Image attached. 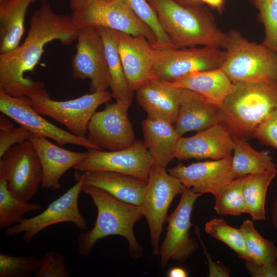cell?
Segmentation results:
<instances>
[{
    "mask_svg": "<svg viewBox=\"0 0 277 277\" xmlns=\"http://www.w3.org/2000/svg\"><path fill=\"white\" fill-rule=\"evenodd\" d=\"M29 24L24 42L0 54V91L12 96H28L45 88L43 81L26 77L25 73L34 71L46 45L55 40L64 45H71L77 40L79 30L71 16L56 13L48 0H41Z\"/></svg>",
    "mask_w": 277,
    "mask_h": 277,
    "instance_id": "obj_1",
    "label": "cell"
},
{
    "mask_svg": "<svg viewBox=\"0 0 277 277\" xmlns=\"http://www.w3.org/2000/svg\"><path fill=\"white\" fill-rule=\"evenodd\" d=\"M177 49L197 45L225 49L228 34L219 28L205 6L190 7L176 0H147Z\"/></svg>",
    "mask_w": 277,
    "mask_h": 277,
    "instance_id": "obj_2",
    "label": "cell"
},
{
    "mask_svg": "<svg viewBox=\"0 0 277 277\" xmlns=\"http://www.w3.org/2000/svg\"><path fill=\"white\" fill-rule=\"evenodd\" d=\"M82 191L89 195L97 208L94 227L77 235V246L81 256H87L96 243L110 235H120L128 243V252L134 260L140 259L143 248L134 233L135 223L144 217L140 206L118 200L103 190L83 184Z\"/></svg>",
    "mask_w": 277,
    "mask_h": 277,
    "instance_id": "obj_3",
    "label": "cell"
},
{
    "mask_svg": "<svg viewBox=\"0 0 277 277\" xmlns=\"http://www.w3.org/2000/svg\"><path fill=\"white\" fill-rule=\"evenodd\" d=\"M221 106L222 125L232 137L253 138L259 126L277 110V80L234 82Z\"/></svg>",
    "mask_w": 277,
    "mask_h": 277,
    "instance_id": "obj_4",
    "label": "cell"
},
{
    "mask_svg": "<svg viewBox=\"0 0 277 277\" xmlns=\"http://www.w3.org/2000/svg\"><path fill=\"white\" fill-rule=\"evenodd\" d=\"M222 70L232 82L259 83L277 80V53L249 41L238 30L227 33Z\"/></svg>",
    "mask_w": 277,
    "mask_h": 277,
    "instance_id": "obj_5",
    "label": "cell"
},
{
    "mask_svg": "<svg viewBox=\"0 0 277 277\" xmlns=\"http://www.w3.org/2000/svg\"><path fill=\"white\" fill-rule=\"evenodd\" d=\"M71 16L79 28L105 27L142 36L157 47L152 29L135 13L127 0H69Z\"/></svg>",
    "mask_w": 277,
    "mask_h": 277,
    "instance_id": "obj_6",
    "label": "cell"
},
{
    "mask_svg": "<svg viewBox=\"0 0 277 277\" xmlns=\"http://www.w3.org/2000/svg\"><path fill=\"white\" fill-rule=\"evenodd\" d=\"M33 108L42 115L52 118L64 125L73 135L86 137L88 123L96 109L112 98L107 90L86 94L67 100L52 99L45 88L28 96Z\"/></svg>",
    "mask_w": 277,
    "mask_h": 277,
    "instance_id": "obj_7",
    "label": "cell"
},
{
    "mask_svg": "<svg viewBox=\"0 0 277 277\" xmlns=\"http://www.w3.org/2000/svg\"><path fill=\"white\" fill-rule=\"evenodd\" d=\"M43 180L41 164L29 140L11 147L0 157V180L7 183L10 192L23 201H30Z\"/></svg>",
    "mask_w": 277,
    "mask_h": 277,
    "instance_id": "obj_8",
    "label": "cell"
},
{
    "mask_svg": "<svg viewBox=\"0 0 277 277\" xmlns=\"http://www.w3.org/2000/svg\"><path fill=\"white\" fill-rule=\"evenodd\" d=\"M184 188L181 181L170 174L166 168L154 164L152 166L140 206L148 225L150 244L154 255L159 254L160 236L167 222L169 206Z\"/></svg>",
    "mask_w": 277,
    "mask_h": 277,
    "instance_id": "obj_9",
    "label": "cell"
},
{
    "mask_svg": "<svg viewBox=\"0 0 277 277\" xmlns=\"http://www.w3.org/2000/svg\"><path fill=\"white\" fill-rule=\"evenodd\" d=\"M76 183L61 196L51 203L41 213L24 219L19 224L7 228L5 234L12 236L24 233L23 241L29 243L38 233L55 224L69 222L79 229L87 228V223L78 206V199L83 185L80 172L75 171Z\"/></svg>",
    "mask_w": 277,
    "mask_h": 277,
    "instance_id": "obj_10",
    "label": "cell"
},
{
    "mask_svg": "<svg viewBox=\"0 0 277 277\" xmlns=\"http://www.w3.org/2000/svg\"><path fill=\"white\" fill-rule=\"evenodd\" d=\"M223 49L212 46L157 48L154 75L173 83L195 72L221 68L226 55Z\"/></svg>",
    "mask_w": 277,
    "mask_h": 277,
    "instance_id": "obj_11",
    "label": "cell"
},
{
    "mask_svg": "<svg viewBox=\"0 0 277 277\" xmlns=\"http://www.w3.org/2000/svg\"><path fill=\"white\" fill-rule=\"evenodd\" d=\"M86 157L73 168L80 172L108 171L129 175L147 182L153 160L143 142L116 151L88 149Z\"/></svg>",
    "mask_w": 277,
    "mask_h": 277,
    "instance_id": "obj_12",
    "label": "cell"
},
{
    "mask_svg": "<svg viewBox=\"0 0 277 277\" xmlns=\"http://www.w3.org/2000/svg\"><path fill=\"white\" fill-rule=\"evenodd\" d=\"M201 195L185 187L177 206L168 216L166 236L158 254L162 269L170 261L184 262L197 250L199 244L190 238L189 230L192 226L190 220L194 204Z\"/></svg>",
    "mask_w": 277,
    "mask_h": 277,
    "instance_id": "obj_13",
    "label": "cell"
},
{
    "mask_svg": "<svg viewBox=\"0 0 277 277\" xmlns=\"http://www.w3.org/2000/svg\"><path fill=\"white\" fill-rule=\"evenodd\" d=\"M131 103L117 102L107 104L95 111L87 127V138L101 149L116 151L131 146L136 140L128 116Z\"/></svg>",
    "mask_w": 277,
    "mask_h": 277,
    "instance_id": "obj_14",
    "label": "cell"
},
{
    "mask_svg": "<svg viewBox=\"0 0 277 277\" xmlns=\"http://www.w3.org/2000/svg\"><path fill=\"white\" fill-rule=\"evenodd\" d=\"M76 52L71 58L72 76L89 78L92 92L107 90L110 78L104 46L97 28H79Z\"/></svg>",
    "mask_w": 277,
    "mask_h": 277,
    "instance_id": "obj_15",
    "label": "cell"
},
{
    "mask_svg": "<svg viewBox=\"0 0 277 277\" xmlns=\"http://www.w3.org/2000/svg\"><path fill=\"white\" fill-rule=\"evenodd\" d=\"M0 111L32 135L51 138L60 145L69 144L102 150L87 137L74 135L45 119L33 108L28 96H12L0 91Z\"/></svg>",
    "mask_w": 277,
    "mask_h": 277,
    "instance_id": "obj_16",
    "label": "cell"
},
{
    "mask_svg": "<svg viewBox=\"0 0 277 277\" xmlns=\"http://www.w3.org/2000/svg\"><path fill=\"white\" fill-rule=\"evenodd\" d=\"M167 171L178 179L184 187L201 194L210 193L214 197L235 179L232 168V155L188 166L179 162L168 169Z\"/></svg>",
    "mask_w": 277,
    "mask_h": 277,
    "instance_id": "obj_17",
    "label": "cell"
},
{
    "mask_svg": "<svg viewBox=\"0 0 277 277\" xmlns=\"http://www.w3.org/2000/svg\"><path fill=\"white\" fill-rule=\"evenodd\" d=\"M117 47L124 72L132 91L155 77L157 48L144 36L117 31Z\"/></svg>",
    "mask_w": 277,
    "mask_h": 277,
    "instance_id": "obj_18",
    "label": "cell"
},
{
    "mask_svg": "<svg viewBox=\"0 0 277 277\" xmlns=\"http://www.w3.org/2000/svg\"><path fill=\"white\" fill-rule=\"evenodd\" d=\"M232 137L221 124H216L195 135L181 136L177 142L175 158L179 160H220L232 156Z\"/></svg>",
    "mask_w": 277,
    "mask_h": 277,
    "instance_id": "obj_19",
    "label": "cell"
},
{
    "mask_svg": "<svg viewBox=\"0 0 277 277\" xmlns=\"http://www.w3.org/2000/svg\"><path fill=\"white\" fill-rule=\"evenodd\" d=\"M29 141L38 156L43 172L41 188L55 190L60 189V180L70 168L83 161L87 152H78L63 148L47 138L31 134Z\"/></svg>",
    "mask_w": 277,
    "mask_h": 277,
    "instance_id": "obj_20",
    "label": "cell"
},
{
    "mask_svg": "<svg viewBox=\"0 0 277 277\" xmlns=\"http://www.w3.org/2000/svg\"><path fill=\"white\" fill-rule=\"evenodd\" d=\"M181 88L172 83L154 77L136 90L138 103L150 118L175 123L180 106Z\"/></svg>",
    "mask_w": 277,
    "mask_h": 277,
    "instance_id": "obj_21",
    "label": "cell"
},
{
    "mask_svg": "<svg viewBox=\"0 0 277 277\" xmlns=\"http://www.w3.org/2000/svg\"><path fill=\"white\" fill-rule=\"evenodd\" d=\"M181 89L174 126L180 136L190 131H201L220 123L221 106L208 102L195 92Z\"/></svg>",
    "mask_w": 277,
    "mask_h": 277,
    "instance_id": "obj_22",
    "label": "cell"
},
{
    "mask_svg": "<svg viewBox=\"0 0 277 277\" xmlns=\"http://www.w3.org/2000/svg\"><path fill=\"white\" fill-rule=\"evenodd\" d=\"M80 173L83 184L101 189L125 203L140 206L142 202L146 182L129 175L108 171Z\"/></svg>",
    "mask_w": 277,
    "mask_h": 277,
    "instance_id": "obj_23",
    "label": "cell"
},
{
    "mask_svg": "<svg viewBox=\"0 0 277 277\" xmlns=\"http://www.w3.org/2000/svg\"><path fill=\"white\" fill-rule=\"evenodd\" d=\"M144 143L152 156L154 165L166 168L175 158L181 137L172 124L165 120L147 117L142 122Z\"/></svg>",
    "mask_w": 277,
    "mask_h": 277,
    "instance_id": "obj_24",
    "label": "cell"
},
{
    "mask_svg": "<svg viewBox=\"0 0 277 277\" xmlns=\"http://www.w3.org/2000/svg\"><path fill=\"white\" fill-rule=\"evenodd\" d=\"M172 83L195 92L220 106L234 87L221 68L195 72Z\"/></svg>",
    "mask_w": 277,
    "mask_h": 277,
    "instance_id": "obj_25",
    "label": "cell"
},
{
    "mask_svg": "<svg viewBox=\"0 0 277 277\" xmlns=\"http://www.w3.org/2000/svg\"><path fill=\"white\" fill-rule=\"evenodd\" d=\"M36 0H4L0 2V54L19 45L25 31L28 9Z\"/></svg>",
    "mask_w": 277,
    "mask_h": 277,
    "instance_id": "obj_26",
    "label": "cell"
},
{
    "mask_svg": "<svg viewBox=\"0 0 277 277\" xmlns=\"http://www.w3.org/2000/svg\"><path fill=\"white\" fill-rule=\"evenodd\" d=\"M103 39L110 78L111 95L117 102L132 103V91L126 78L117 47V31L97 27Z\"/></svg>",
    "mask_w": 277,
    "mask_h": 277,
    "instance_id": "obj_27",
    "label": "cell"
},
{
    "mask_svg": "<svg viewBox=\"0 0 277 277\" xmlns=\"http://www.w3.org/2000/svg\"><path fill=\"white\" fill-rule=\"evenodd\" d=\"M232 168L236 178L251 174L272 172L277 174V164L273 162L268 151L254 149L247 140L232 137Z\"/></svg>",
    "mask_w": 277,
    "mask_h": 277,
    "instance_id": "obj_28",
    "label": "cell"
},
{
    "mask_svg": "<svg viewBox=\"0 0 277 277\" xmlns=\"http://www.w3.org/2000/svg\"><path fill=\"white\" fill-rule=\"evenodd\" d=\"M277 174L272 172L251 174L244 177L243 192L247 213L253 221L264 220L268 188Z\"/></svg>",
    "mask_w": 277,
    "mask_h": 277,
    "instance_id": "obj_29",
    "label": "cell"
},
{
    "mask_svg": "<svg viewBox=\"0 0 277 277\" xmlns=\"http://www.w3.org/2000/svg\"><path fill=\"white\" fill-rule=\"evenodd\" d=\"M41 204L23 201L8 190L7 183L0 180V228H9L20 223L24 215L42 209Z\"/></svg>",
    "mask_w": 277,
    "mask_h": 277,
    "instance_id": "obj_30",
    "label": "cell"
},
{
    "mask_svg": "<svg viewBox=\"0 0 277 277\" xmlns=\"http://www.w3.org/2000/svg\"><path fill=\"white\" fill-rule=\"evenodd\" d=\"M240 229L251 261L263 264L277 260V248L272 242L260 235L251 220H244Z\"/></svg>",
    "mask_w": 277,
    "mask_h": 277,
    "instance_id": "obj_31",
    "label": "cell"
},
{
    "mask_svg": "<svg viewBox=\"0 0 277 277\" xmlns=\"http://www.w3.org/2000/svg\"><path fill=\"white\" fill-rule=\"evenodd\" d=\"M205 230L212 237L227 245L245 261H251L243 234L240 228L230 226L222 219L214 218L205 224Z\"/></svg>",
    "mask_w": 277,
    "mask_h": 277,
    "instance_id": "obj_32",
    "label": "cell"
},
{
    "mask_svg": "<svg viewBox=\"0 0 277 277\" xmlns=\"http://www.w3.org/2000/svg\"><path fill=\"white\" fill-rule=\"evenodd\" d=\"M244 177L234 179L215 197L213 208L217 214L236 216L247 213L243 192Z\"/></svg>",
    "mask_w": 277,
    "mask_h": 277,
    "instance_id": "obj_33",
    "label": "cell"
},
{
    "mask_svg": "<svg viewBox=\"0 0 277 277\" xmlns=\"http://www.w3.org/2000/svg\"><path fill=\"white\" fill-rule=\"evenodd\" d=\"M42 259L0 253V277H30L41 266Z\"/></svg>",
    "mask_w": 277,
    "mask_h": 277,
    "instance_id": "obj_34",
    "label": "cell"
},
{
    "mask_svg": "<svg viewBox=\"0 0 277 277\" xmlns=\"http://www.w3.org/2000/svg\"><path fill=\"white\" fill-rule=\"evenodd\" d=\"M248 1L258 10L259 18L264 27L262 43L277 53V0Z\"/></svg>",
    "mask_w": 277,
    "mask_h": 277,
    "instance_id": "obj_35",
    "label": "cell"
},
{
    "mask_svg": "<svg viewBox=\"0 0 277 277\" xmlns=\"http://www.w3.org/2000/svg\"><path fill=\"white\" fill-rule=\"evenodd\" d=\"M127 1L136 15L154 33L157 38V48H174L163 29L155 11L147 0Z\"/></svg>",
    "mask_w": 277,
    "mask_h": 277,
    "instance_id": "obj_36",
    "label": "cell"
},
{
    "mask_svg": "<svg viewBox=\"0 0 277 277\" xmlns=\"http://www.w3.org/2000/svg\"><path fill=\"white\" fill-rule=\"evenodd\" d=\"M64 256L55 251H47L42 259L40 267L35 277H71Z\"/></svg>",
    "mask_w": 277,
    "mask_h": 277,
    "instance_id": "obj_37",
    "label": "cell"
},
{
    "mask_svg": "<svg viewBox=\"0 0 277 277\" xmlns=\"http://www.w3.org/2000/svg\"><path fill=\"white\" fill-rule=\"evenodd\" d=\"M253 138L277 150V110L270 113L259 126Z\"/></svg>",
    "mask_w": 277,
    "mask_h": 277,
    "instance_id": "obj_38",
    "label": "cell"
},
{
    "mask_svg": "<svg viewBox=\"0 0 277 277\" xmlns=\"http://www.w3.org/2000/svg\"><path fill=\"white\" fill-rule=\"evenodd\" d=\"M31 133L19 126L12 129L0 131V157L12 146L29 140Z\"/></svg>",
    "mask_w": 277,
    "mask_h": 277,
    "instance_id": "obj_39",
    "label": "cell"
},
{
    "mask_svg": "<svg viewBox=\"0 0 277 277\" xmlns=\"http://www.w3.org/2000/svg\"><path fill=\"white\" fill-rule=\"evenodd\" d=\"M245 268L253 277H277V260L263 264L246 261Z\"/></svg>",
    "mask_w": 277,
    "mask_h": 277,
    "instance_id": "obj_40",
    "label": "cell"
},
{
    "mask_svg": "<svg viewBox=\"0 0 277 277\" xmlns=\"http://www.w3.org/2000/svg\"><path fill=\"white\" fill-rule=\"evenodd\" d=\"M194 232L195 234L199 238V239L202 245L204 252L207 258L208 262L209 276L210 277H228L230 274V271L228 269L223 267L221 265L215 263L212 259L210 255L207 252L204 244L203 243L200 234V231L197 226L195 227Z\"/></svg>",
    "mask_w": 277,
    "mask_h": 277,
    "instance_id": "obj_41",
    "label": "cell"
},
{
    "mask_svg": "<svg viewBox=\"0 0 277 277\" xmlns=\"http://www.w3.org/2000/svg\"><path fill=\"white\" fill-rule=\"evenodd\" d=\"M203 4H207L212 8L217 10L220 13H222L223 11L225 5V0H200Z\"/></svg>",
    "mask_w": 277,
    "mask_h": 277,
    "instance_id": "obj_42",
    "label": "cell"
},
{
    "mask_svg": "<svg viewBox=\"0 0 277 277\" xmlns=\"http://www.w3.org/2000/svg\"><path fill=\"white\" fill-rule=\"evenodd\" d=\"M6 115L3 113L0 115V130L6 131L14 128L13 124L7 118Z\"/></svg>",
    "mask_w": 277,
    "mask_h": 277,
    "instance_id": "obj_43",
    "label": "cell"
},
{
    "mask_svg": "<svg viewBox=\"0 0 277 277\" xmlns=\"http://www.w3.org/2000/svg\"><path fill=\"white\" fill-rule=\"evenodd\" d=\"M168 277H186L188 274L185 270L180 267H174L170 269L167 273Z\"/></svg>",
    "mask_w": 277,
    "mask_h": 277,
    "instance_id": "obj_44",
    "label": "cell"
},
{
    "mask_svg": "<svg viewBox=\"0 0 277 277\" xmlns=\"http://www.w3.org/2000/svg\"><path fill=\"white\" fill-rule=\"evenodd\" d=\"M181 4L190 7L202 6L203 4L200 0H176Z\"/></svg>",
    "mask_w": 277,
    "mask_h": 277,
    "instance_id": "obj_45",
    "label": "cell"
},
{
    "mask_svg": "<svg viewBox=\"0 0 277 277\" xmlns=\"http://www.w3.org/2000/svg\"><path fill=\"white\" fill-rule=\"evenodd\" d=\"M276 185L277 187V181ZM272 220L273 224L277 228V193L275 200L273 202L272 207Z\"/></svg>",
    "mask_w": 277,
    "mask_h": 277,
    "instance_id": "obj_46",
    "label": "cell"
},
{
    "mask_svg": "<svg viewBox=\"0 0 277 277\" xmlns=\"http://www.w3.org/2000/svg\"><path fill=\"white\" fill-rule=\"evenodd\" d=\"M102 1H111V0H102Z\"/></svg>",
    "mask_w": 277,
    "mask_h": 277,
    "instance_id": "obj_47",
    "label": "cell"
},
{
    "mask_svg": "<svg viewBox=\"0 0 277 277\" xmlns=\"http://www.w3.org/2000/svg\"><path fill=\"white\" fill-rule=\"evenodd\" d=\"M4 1V0H0V2H2V1Z\"/></svg>",
    "mask_w": 277,
    "mask_h": 277,
    "instance_id": "obj_48",
    "label": "cell"
}]
</instances>
